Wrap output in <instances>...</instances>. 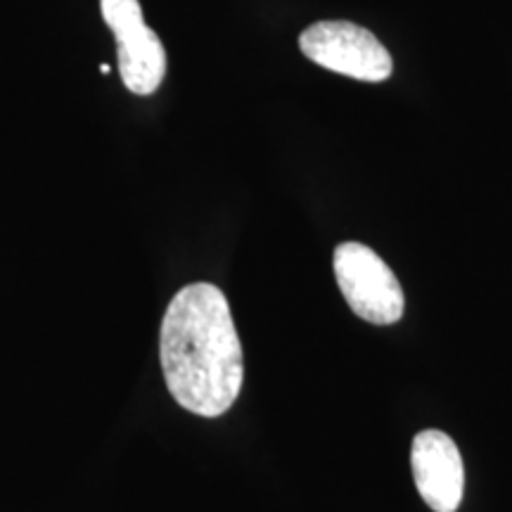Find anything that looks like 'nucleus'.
I'll return each mask as SVG.
<instances>
[{
    "mask_svg": "<svg viewBox=\"0 0 512 512\" xmlns=\"http://www.w3.org/2000/svg\"><path fill=\"white\" fill-rule=\"evenodd\" d=\"M159 358L178 406L200 418L230 411L245 382V356L219 287L192 283L171 299L159 330Z\"/></svg>",
    "mask_w": 512,
    "mask_h": 512,
    "instance_id": "f257e3e1",
    "label": "nucleus"
},
{
    "mask_svg": "<svg viewBox=\"0 0 512 512\" xmlns=\"http://www.w3.org/2000/svg\"><path fill=\"white\" fill-rule=\"evenodd\" d=\"M335 278L358 318L373 325H392L403 318L406 299L392 268L361 242H342L335 249Z\"/></svg>",
    "mask_w": 512,
    "mask_h": 512,
    "instance_id": "f03ea898",
    "label": "nucleus"
},
{
    "mask_svg": "<svg viewBox=\"0 0 512 512\" xmlns=\"http://www.w3.org/2000/svg\"><path fill=\"white\" fill-rule=\"evenodd\" d=\"M299 48L318 67L356 81L380 83L392 76L394 62L380 38L344 19L316 22L299 36Z\"/></svg>",
    "mask_w": 512,
    "mask_h": 512,
    "instance_id": "7ed1b4c3",
    "label": "nucleus"
},
{
    "mask_svg": "<svg viewBox=\"0 0 512 512\" xmlns=\"http://www.w3.org/2000/svg\"><path fill=\"white\" fill-rule=\"evenodd\" d=\"M100 12L117 41V64L124 86L136 95H152L166 76V50L145 24L138 0H100Z\"/></svg>",
    "mask_w": 512,
    "mask_h": 512,
    "instance_id": "20e7f679",
    "label": "nucleus"
},
{
    "mask_svg": "<svg viewBox=\"0 0 512 512\" xmlns=\"http://www.w3.org/2000/svg\"><path fill=\"white\" fill-rule=\"evenodd\" d=\"M411 465L418 494L434 512L460 508L465 491L463 456L446 432L422 430L415 434Z\"/></svg>",
    "mask_w": 512,
    "mask_h": 512,
    "instance_id": "39448f33",
    "label": "nucleus"
}]
</instances>
